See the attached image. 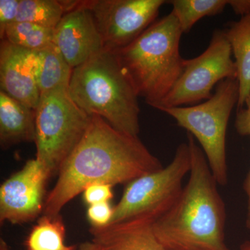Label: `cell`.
Listing matches in <instances>:
<instances>
[{"label": "cell", "instance_id": "cell-21", "mask_svg": "<svg viewBox=\"0 0 250 250\" xmlns=\"http://www.w3.org/2000/svg\"><path fill=\"white\" fill-rule=\"evenodd\" d=\"M113 207L110 202L88 206L87 218L93 228H104L109 225L113 218Z\"/></svg>", "mask_w": 250, "mask_h": 250}, {"label": "cell", "instance_id": "cell-7", "mask_svg": "<svg viewBox=\"0 0 250 250\" xmlns=\"http://www.w3.org/2000/svg\"><path fill=\"white\" fill-rule=\"evenodd\" d=\"M190 170V148L188 142L182 143L168 165L126 184L121 200L113 207L108 225L135 221L155 223L178 200L184 179Z\"/></svg>", "mask_w": 250, "mask_h": 250}, {"label": "cell", "instance_id": "cell-1", "mask_svg": "<svg viewBox=\"0 0 250 250\" xmlns=\"http://www.w3.org/2000/svg\"><path fill=\"white\" fill-rule=\"evenodd\" d=\"M163 167L138 136L122 133L93 115L83 139L59 171L57 183L46 197L43 215H60L90 184H128Z\"/></svg>", "mask_w": 250, "mask_h": 250}, {"label": "cell", "instance_id": "cell-6", "mask_svg": "<svg viewBox=\"0 0 250 250\" xmlns=\"http://www.w3.org/2000/svg\"><path fill=\"white\" fill-rule=\"evenodd\" d=\"M91 116L72 100L68 88L41 94L36 109V159L51 177L75 150L89 126Z\"/></svg>", "mask_w": 250, "mask_h": 250}, {"label": "cell", "instance_id": "cell-28", "mask_svg": "<svg viewBox=\"0 0 250 250\" xmlns=\"http://www.w3.org/2000/svg\"><path fill=\"white\" fill-rule=\"evenodd\" d=\"M239 250H250V241H247L242 244Z\"/></svg>", "mask_w": 250, "mask_h": 250}, {"label": "cell", "instance_id": "cell-23", "mask_svg": "<svg viewBox=\"0 0 250 250\" xmlns=\"http://www.w3.org/2000/svg\"><path fill=\"white\" fill-rule=\"evenodd\" d=\"M21 0H0V35L5 29L16 22Z\"/></svg>", "mask_w": 250, "mask_h": 250}, {"label": "cell", "instance_id": "cell-27", "mask_svg": "<svg viewBox=\"0 0 250 250\" xmlns=\"http://www.w3.org/2000/svg\"><path fill=\"white\" fill-rule=\"evenodd\" d=\"M77 250H102V249L98 245L92 241L82 243Z\"/></svg>", "mask_w": 250, "mask_h": 250}, {"label": "cell", "instance_id": "cell-16", "mask_svg": "<svg viewBox=\"0 0 250 250\" xmlns=\"http://www.w3.org/2000/svg\"><path fill=\"white\" fill-rule=\"evenodd\" d=\"M39 70L36 81L41 94L67 88L73 69L67 63L54 44L38 51Z\"/></svg>", "mask_w": 250, "mask_h": 250}, {"label": "cell", "instance_id": "cell-9", "mask_svg": "<svg viewBox=\"0 0 250 250\" xmlns=\"http://www.w3.org/2000/svg\"><path fill=\"white\" fill-rule=\"evenodd\" d=\"M164 0H83L93 16L104 49L115 51L132 43L154 24Z\"/></svg>", "mask_w": 250, "mask_h": 250}, {"label": "cell", "instance_id": "cell-2", "mask_svg": "<svg viewBox=\"0 0 250 250\" xmlns=\"http://www.w3.org/2000/svg\"><path fill=\"white\" fill-rule=\"evenodd\" d=\"M188 183L173 207L153 224L166 250H230L225 243L226 208L202 148L187 133Z\"/></svg>", "mask_w": 250, "mask_h": 250}, {"label": "cell", "instance_id": "cell-13", "mask_svg": "<svg viewBox=\"0 0 250 250\" xmlns=\"http://www.w3.org/2000/svg\"><path fill=\"white\" fill-rule=\"evenodd\" d=\"M153 224L126 222L90 229L93 241L102 250H166L156 238Z\"/></svg>", "mask_w": 250, "mask_h": 250}, {"label": "cell", "instance_id": "cell-19", "mask_svg": "<svg viewBox=\"0 0 250 250\" xmlns=\"http://www.w3.org/2000/svg\"><path fill=\"white\" fill-rule=\"evenodd\" d=\"M0 36L1 40L31 51L42 50L54 44V29L31 22L12 23Z\"/></svg>", "mask_w": 250, "mask_h": 250}, {"label": "cell", "instance_id": "cell-11", "mask_svg": "<svg viewBox=\"0 0 250 250\" xmlns=\"http://www.w3.org/2000/svg\"><path fill=\"white\" fill-rule=\"evenodd\" d=\"M39 65L38 51L22 48L1 40V91L36 111L41 98L36 81Z\"/></svg>", "mask_w": 250, "mask_h": 250}, {"label": "cell", "instance_id": "cell-26", "mask_svg": "<svg viewBox=\"0 0 250 250\" xmlns=\"http://www.w3.org/2000/svg\"><path fill=\"white\" fill-rule=\"evenodd\" d=\"M243 189L246 192L247 197H248V212H247L246 217V227L248 229L250 230V168L249 172L246 180H245L244 184H243Z\"/></svg>", "mask_w": 250, "mask_h": 250}, {"label": "cell", "instance_id": "cell-18", "mask_svg": "<svg viewBox=\"0 0 250 250\" xmlns=\"http://www.w3.org/2000/svg\"><path fill=\"white\" fill-rule=\"evenodd\" d=\"M172 14L178 21L183 33H188L202 18L221 14L228 0H171Z\"/></svg>", "mask_w": 250, "mask_h": 250}, {"label": "cell", "instance_id": "cell-10", "mask_svg": "<svg viewBox=\"0 0 250 250\" xmlns=\"http://www.w3.org/2000/svg\"><path fill=\"white\" fill-rule=\"evenodd\" d=\"M51 175L36 159L27 161L0 187V222L23 224L43 212L45 188Z\"/></svg>", "mask_w": 250, "mask_h": 250}, {"label": "cell", "instance_id": "cell-12", "mask_svg": "<svg viewBox=\"0 0 250 250\" xmlns=\"http://www.w3.org/2000/svg\"><path fill=\"white\" fill-rule=\"evenodd\" d=\"M53 43L72 69L104 49L93 16L78 1L77 9L65 13L54 29Z\"/></svg>", "mask_w": 250, "mask_h": 250}, {"label": "cell", "instance_id": "cell-25", "mask_svg": "<svg viewBox=\"0 0 250 250\" xmlns=\"http://www.w3.org/2000/svg\"><path fill=\"white\" fill-rule=\"evenodd\" d=\"M228 6L241 17L250 14V0H228Z\"/></svg>", "mask_w": 250, "mask_h": 250}, {"label": "cell", "instance_id": "cell-15", "mask_svg": "<svg viewBox=\"0 0 250 250\" xmlns=\"http://www.w3.org/2000/svg\"><path fill=\"white\" fill-rule=\"evenodd\" d=\"M224 31L234 57L239 86L237 109H240L250 94V14L229 23Z\"/></svg>", "mask_w": 250, "mask_h": 250}, {"label": "cell", "instance_id": "cell-4", "mask_svg": "<svg viewBox=\"0 0 250 250\" xmlns=\"http://www.w3.org/2000/svg\"><path fill=\"white\" fill-rule=\"evenodd\" d=\"M183 31L170 13L132 43L115 51L139 97L155 108L170 93L184 67L179 45Z\"/></svg>", "mask_w": 250, "mask_h": 250}, {"label": "cell", "instance_id": "cell-24", "mask_svg": "<svg viewBox=\"0 0 250 250\" xmlns=\"http://www.w3.org/2000/svg\"><path fill=\"white\" fill-rule=\"evenodd\" d=\"M235 128L242 136H250V94L247 98L245 106L237 109Z\"/></svg>", "mask_w": 250, "mask_h": 250}, {"label": "cell", "instance_id": "cell-14", "mask_svg": "<svg viewBox=\"0 0 250 250\" xmlns=\"http://www.w3.org/2000/svg\"><path fill=\"white\" fill-rule=\"evenodd\" d=\"M36 111L0 91V144L2 149L35 142Z\"/></svg>", "mask_w": 250, "mask_h": 250}, {"label": "cell", "instance_id": "cell-8", "mask_svg": "<svg viewBox=\"0 0 250 250\" xmlns=\"http://www.w3.org/2000/svg\"><path fill=\"white\" fill-rule=\"evenodd\" d=\"M232 51L225 31L215 29L209 45L195 58L184 59L183 70L156 109L197 104L211 98L212 90L226 79H237Z\"/></svg>", "mask_w": 250, "mask_h": 250}, {"label": "cell", "instance_id": "cell-5", "mask_svg": "<svg viewBox=\"0 0 250 250\" xmlns=\"http://www.w3.org/2000/svg\"><path fill=\"white\" fill-rule=\"evenodd\" d=\"M238 98V80L226 79L216 85L211 98L204 103L160 110L173 118L179 126L198 141L219 185L225 186L228 182L227 129Z\"/></svg>", "mask_w": 250, "mask_h": 250}, {"label": "cell", "instance_id": "cell-20", "mask_svg": "<svg viewBox=\"0 0 250 250\" xmlns=\"http://www.w3.org/2000/svg\"><path fill=\"white\" fill-rule=\"evenodd\" d=\"M65 14L60 0H21L16 22L34 23L54 29Z\"/></svg>", "mask_w": 250, "mask_h": 250}, {"label": "cell", "instance_id": "cell-17", "mask_svg": "<svg viewBox=\"0 0 250 250\" xmlns=\"http://www.w3.org/2000/svg\"><path fill=\"white\" fill-rule=\"evenodd\" d=\"M65 228L60 215H44L32 228L25 241L27 250H77L65 244Z\"/></svg>", "mask_w": 250, "mask_h": 250}, {"label": "cell", "instance_id": "cell-3", "mask_svg": "<svg viewBox=\"0 0 250 250\" xmlns=\"http://www.w3.org/2000/svg\"><path fill=\"white\" fill-rule=\"evenodd\" d=\"M68 92L87 114L101 117L122 133L139 136V96L113 51L103 49L74 68Z\"/></svg>", "mask_w": 250, "mask_h": 250}, {"label": "cell", "instance_id": "cell-22", "mask_svg": "<svg viewBox=\"0 0 250 250\" xmlns=\"http://www.w3.org/2000/svg\"><path fill=\"white\" fill-rule=\"evenodd\" d=\"M113 186L104 183L90 184L83 190V198L88 206L110 202L113 197Z\"/></svg>", "mask_w": 250, "mask_h": 250}]
</instances>
